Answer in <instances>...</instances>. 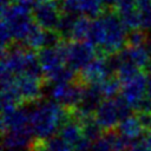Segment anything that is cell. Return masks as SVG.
<instances>
[{
	"label": "cell",
	"instance_id": "obj_7",
	"mask_svg": "<svg viewBox=\"0 0 151 151\" xmlns=\"http://www.w3.org/2000/svg\"><path fill=\"white\" fill-rule=\"evenodd\" d=\"M114 77L107 65L105 58H96L87 67H85L83 71L78 73V80L84 85H100L106 79Z\"/></svg>",
	"mask_w": 151,
	"mask_h": 151
},
{
	"label": "cell",
	"instance_id": "obj_22",
	"mask_svg": "<svg viewBox=\"0 0 151 151\" xmlns=\"http://www.w3.org/2000/svg\"><path fill=\"white\" fill-rule=\"evenodd\" d=\"M122 88L123 84L116 76L106 79L103 84H100V91L104 99H113L118 97V94L122 93Z\"/></svg>",
	"mask_w": 151,
	"mask_h": 151
},
{
	"label": "cell",
	"instance_id": "obj_5",
	"mask_svg": "<svg viewBox=\"0 0 151 151\" xmlns=\"http://www.w3.org/2000/svg\"><path fill=\"white\" fill-rule=\"evenodd\" d=\"M84 88L85 86L78 79L72 83L57 84L51 90V97L66 110H73L80 104Z\"/></svg>",
	"mask_w": 151,
	"mask_h": 151
},
{
	"label": "cell",
	"instance_id": "obj_2",
	"mask_svg": "<svg viewBox=\"0 0 151 151\" xmlns=\"http://www.w3.org/2000/svg\"><path fill=\"white\" fill-rule=\"evenodd\" d=\"M106 27V40L103 47L96 48L98 58L119 53L125 47V38L127 29L124 26L116 9H106L101 15Z\"/></svg>",
	"mask_w": 151,
	"mask_h": 151
},
{
	"label": "cell",
	"instance_id": "obj_6",
	"mask_svg": "<svg viewBox=\"0 0 151 151\" xmlns=\"http://www.w3.org/2000/svg\"><path fill=\"white\" fill-rule=\"evenodd\" d=\"M15 87L18 88L25 104H38L42 97V87L46 84L45 79H37L28 76H20L15 78Z\"/></svg>",
	"mask_w": 151,
	"mask_h": 151
},
{
	"label": "cell",
	"instance_id": "obj_32",
	"mask_svg": "<svg viewBox=\"0 0 151 151\" xmlns=\"http://www.w3.org/2000/svg\"><path fill=\"white\" fill-rule=\"evenodd\" d=\"M146 97L151 99V77H147V87H146Z\"/></svg>",
	"mask_w": 151,
	"mask_h": 151
},
{
	"label": "cell",
	"instance_id": "obj_14",
	"mask_svg": "<svg viewBox=\"0 0 151 151\" xmlns=\"http://www.w3.org/2000/svg\"><path fill=\"white\" fill-rule=\"evenodd\" d=\"M70 112V111H68ZM59 136L61 138H64L67 143H70L73 147L84 138L83 136V129H81V124L71 117L70 114V118L66 120V123L61 126V129L59 130Z\"/></svg>",
	"mask_w": 151,
	"mask_h": 151
},
{
	"label": "cell",
	"instance_id": "obj_13",
	"mask_svg": "<svg viewBox=\"0 0 151 151\" xmlns=\"http://www.w3.org/2000/svg\"><path fill=\"white\" fill-rule=\"evenodd\" d=\"M118 54L122 60H129V61L133 63L142 71H145L149 67V65L151 64L150 50L147 48V45L137 46V47H126L125 46Z\"/></svg>",
	"mask_w": 151,
	"mask_h": 151
},
{
	"label": "cell",
	"instance_id": "obj_18",
	"mask_svg": "<svg viewBox=\"0 0 151 151\" xmlns=\"http://www.w3.org/2000/svg\"><path fill=\"white\" fill-rule=\"evenodd\" d=\"M78 4L80 14L87 17L91 20L100 18L105 12L100 0H78Z\"/></svg>",
	"mask_w": 151,
	"mask_h": 151
},
{
	"label": "cell",
	"instance_id": "obj_30",
	"mask_svg": "<svg viewBox=\"0 0 151 151\" xmlns=\"http://www.w3.org/2000/svg\"><path fill=\"white\" fill-rule=\"evenodd\" d=\"M29 151H50L47 143H46V139L34 138L29 145Z\"/></svg>",
	"mask_w": 151,
	"mask_h": 151
},
{
	"label": "cell",
	"instance_id": "obj_21",
	"mask_svg": "<svg viewBox=\"0 0 151 151\" xmlns=\"http://www.w3.org/2000/svg\"><path fill=\"white\" fill-rule=\"evenodd\" d=\"M91 19H88L85 15H79L73 32H72V39L71 41H85L87 39L88 32H90V27H91Z\"/></svg>",
	"mask_w": 151,
	"mask_h": 151
},
{
	"label": "cell",
	"instance_id": "obj_34",
	"mask_svg": "<svg viewBox=\"0 0 151 151\" xmlns=\"http://www.w3.org/2000/svg\"><path fill=\"white\" fill-rule=\"evenodd\" d=\"M59 1H61V2H63V1H66V0H59Z\"/></svg>",
	"mask_w": 151,
	"mask_h": 151
},
{
	"label": "cell",
	"instance_id": "obj_11",
	"mask_svg": "<svg viewBox=\"0 0 151 151\" xmlns=\"http://www.w3.org/2000/svg\"><path fill=\"white\" fill-rule=\"evenodd\" d=\"M34 133L32 127L19 131H9L2 134V147L5 151H22L33 142Z\"/></svg>",
	"mask_w": 151,
	"mask_h": 151
},
{
	"label": "cell",
	"instance_id": "obj_16",
	"mask_svg": "<svg viewBox=\"0 0 151 151\" xmlns=\"http://www.w3.org/2000/svg\"><path fill=\"white\" fill-rule=\"evenodd\" d=\"M105 40H106V27L103 18L100 17L91 21V27L86 41L91 44L93 47L98 48L104 46Z\"/></svg>",
	"mask_w": 151,
	"mask_h": 151
},
{
	"label": "cell",
	"instance_id": "obj_9",
	"mask_svg": "<svg viewBox=\"0 0 151 151\" xmlns=\"http://www.w3.org/2000/svg\"><path fill=\"white\" fill-rule=\"evenodd\" d=\"M94 119L104 131L116 130L122 122L117 104L113 99H104L94 113Z\"/></svg>",
	"mask_w": 151,
	"mask_h": 151
},
{
	"label": "cell",
	"instance_id": "obj_12",
	"mask_svg": "<svg viewBox=\"0 0 151 151\" xmlns=\"http://www.w3.org/2000/svg\"><path fill=\"white\" fill-rule=\"evenodd\" d=\"M31 113L24 107H19L14 111L1 113V131L2 134L9 131H19L31 126L29 124Z\"/></svg>",
	"mask_w": 151,
	"mask_h": 151
},
{
	"label": "cell",
	"instance_id": "obj_17",
	"mask_svg": "<svg viewBox=\"0 0 151 151\" xmlns=\"http://www.w3.org/2000/svg\"><path fill=\"white\" fill-rule=\"evenodd\" d=\"M77 79H78L77 72H74L72 68H70L66 65H64L45 76V81L47 84H54V85L72 83V81H76Z\"/></svg>",
	"mask_w": 151,
	"mask_h": 151
},
{
	"label": "cell",
	"instance_id": "obj_10",
	"mask_svg": "<svg viewBox=\"0 0 151 151\" xmlns=\"http://www.w3.org/2000/svg\"><path fill=\"white\" fill-rule=\"evenodd\" d=\"M146 87H147V76L144 71H142L133 79L123 84L122 96L133 109L140 99L146 97Z\"/></svg>",
	"mask_w": 151,
	"mask_h": 151
},
{
	"label": "cell",
	"instance_id": "obj_29",
	"mask_svg": "<svg viewBox=\"0 0 151 151\" xmlns=\"http://www.w3.org/2000/svg\"><path fill=\"white\" fill-rule=\"evenodd\" d=\"M139 15H140V26L143 29L147 31L151 28V6L146 7L144 9H139Z\"/></svg>",
	"mask_w": 151,
	"mask_h": 151
},
{
	"label": "cell",
	"instance_id": "obj_28",
	"mask_svg": "<svg viewBox=\"0 0 151 151\" xmlns=\"http://www.w3.org/2000/svg\"><path fill=\"white\" fill-rule=\"evenodd\" d=\"M134 116L137 117L144 132L151 131V112H136Z\"/></svg>",
	"mask_w": 151,
	"mask_h": 151
},
{
	"label": "cell",
	"instance_id": "obj_33",
	"mask_svg": "<svg viewBox=\"0 0 151 151\" xmlns=\"http://www.w3.org/2000/svg\"><path fill=\"white\" fill-rule=\"evenodd\" d=\"M144 140H145V143L147 144V146L151 149V131H149V132H146V134H145V138H144Z\"/></svg>",
	"mask_w": 151,
	"mask_h": 151
},
{
	"label": "cell",
	"instance_id": "obj_8",
	"mask_svg": "<svg viewBox=\"0 0 151 151\" xmlns=\"http://www.w3.org/2000/svg\"><path fill=\"white\" fill-rule=\"evenodd\" d=\"M66 42L67 41H64L53 48H41L37 52L38 60L45 76L66 64Z\"/></svg>",
	"mask_w": 151,
	"mask_h": 151
},
{
	"label": "cell",
	"instance_id": "obj_19",
	"mask_svg": "<svg viewBox=\"0 0 151 151\" xmlns=\"http://www.w3.org/2000/svg\"><path fill=\"white\" fill-rule=\"evenodd\" d=\"M79 15H74V14H68V13H63L60 21L58 24L57 27V32L60 34V37L63 38L64 41H71L72 39V32L76 25V21L78 19Z\"/></svg>",
	"mask_w": 151,
	"mask_h": 151
},
{
	"label": "cell",
	"instance_id": "obj_4",
	"mask_svg": "<svg viewBox=\"0 0 151 151\" xmlns=\"http://www.w3.org/2000/svg\"><path fill=\"white\" fill-rule=\"evenodd\" d=\"M61 15V1L59 0L38 2L32 9L33 21L42 29H57Z\"/></svg>",
	"mask_w": 151,
	"mask_h": 151
},
{
	"label": "cell",
	"instance_id": "obj_27",
	"mask_svg": "<svg viewBox=\"0 0 151 151\" xmlns=\"http://www.w3.org/2000/svg\"><path fill=\"white\" fill-rule=\"evenodd\" d=\"M90 151H113V147L110 140L106 138V136L103 134V137H100L98 140L92 143Z\"/></svg>",
	"mask_w": 151,
	"mask_h": 151
},
{
	"label": "cell",
	"instance_id": "obj_20",
	"mask_svg": "<svg viewBox=\"0 0 151 151\" xmlns=\"http://www.w3.org/2000/svg\"><path fill=\"white\" fill-rule=\"evenodd\" d=\"M81 129H83V136L88 139L91 143L98 140L104 134V130L99 126V124L96 122L94 117H88L81 120Z\"/></svg>",
	"mask_w": 151,
	"mask_h": 151
},
{
	"label": "cell",
	"instance_id": "obj_31",
	"mask_svg": "<svg viewBox=\"0 0 151 151\" xmlns=\"http://www.w3.org/2000/svg\"><path fill=\"white\" fill-rule=\"evenodd\" d=\"M105 11L106 9H116V6H117V1L118 0H100Z\"/></svg>",
	"mask_w": 151,
	"mask_h": 151
},
{
	"label": "cell",
	"instance_id": "obj_35",
	"mask_svg": "<svg viewBox=\"0 0 151 151\" xmlns=\"http://www.w3.org/2000/svg\"><path fill=\"white\" fill-rule=\"evenodd\" d=\"M126 151H129V150H126Z\"/></svg>",
	"mask_w": 151,
	"mask_h": 151
},
{
	"label": "cell",
	"instance_id": "obj_26",
	"mask_svg": "<svg viewBox=\"0 0 151 151\" xmlns=\"http://www.w3.org/2000/svg\"><path fill=\"white\" fill-rule=\"evenodd\" d=\"M137 9V0H118L116 6V12L119 15L132 12Z\"/></svg>",
	"mask_w": 151,
	"mask_h": 151
},
{
	"label": "cell",
	"instance_id": "obj_25",
	"mask_svg": "<svg viewBox=\"0 0 151 151\" xmlns=\"http://www.w3.org/2000/svg\"><path fill=\"white\" fill-rule=\"evenodd\" d=\"M47 146L50 149V151H74V147L67 143L64 138H61L59 134L53 136L48 139H46Z\"/></svg>",
	"mask_w": 151,
	"mask_h": 151
},
{
	"label": "cell",
	"instance_id": "obj_1",
	"mask_svg": "<svg viewBox=\"0 0 151 151\" xmlns=\"http://www.w3.org/2000/svg\"><path fill=\"white\" fill-rule=\"evenodd\" d=\"M70 118V112L54 100L38 103L31 111L29 124L37 138L48 139L59 132Z\"/></svg>",
	"mask_w": 151,
	"mask_h": 151
},
{
	"label": "cell",
	"instance_id": "obj_15",
	"mask_svg": "<svg viewBox=\"0 0 151 151\" xmlns=\"http://www.w3.org/2000/svg\"><path fill=\"white\" fill-rule=\"evenodd\" d=\"M116 130L122 136H124V137H126L133 142H137L142 137V133L144 132V130L140 126L136 116H131V117L122 120Z\"/></svg>",
	"mask_w": 151,
	"mask_h": 151
},
{
	"label": "cell",
	"instance_id": "obj_24",
	"mask_svg": "<svg viewBox=\"0 0 151 151\" xmlns=\"http://www.w3.org/2000/svg\"><path fill=\"white\" fill-rule=\"evenodd\" d=\"M140 72H142V70L133 63H131L129 60H122V64L117 71L116 77L122 81V84H125V83L130 81L131 79H133Z\"/></svg>",
	"mask_w": 151,
	"mask_h": 151
},
{
	"label": "cell",
	"instance_id": "obj_3",
	"mask_svg": "<svg viewBox=\"0 0 151 151\" xmlns=\"http://www.w3.org/2000/svg\"><path fill=\"white\" fill-rule=\"evenodd\" d=\"M97 58L96 47L87 41L66 42V66L74 72H80Z\"/></svg>",
	"mask_w": 151,
	"mask_h": 151
},
{
	"label": "cell",
	"instance_id": "obj_23",
	"mask_svg": "<svg viewBox=\"0 0 151 151\" xmlns=\"http://www.w3.org/2000/svg\"><path fill=\"white\" fill-rule=\"evenodd\" d=\"M147 44H149L147 31H145L143 28L127 31L126 38H125V46L126 47H137V46H144Z\"/></svg>",
	"mask_w": 151,
	"mask_h": 151
}]
</instances>
